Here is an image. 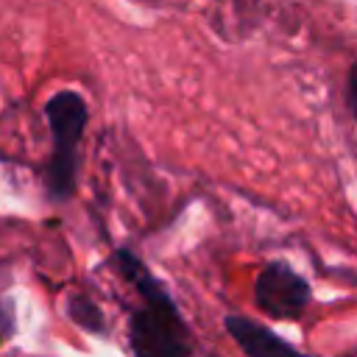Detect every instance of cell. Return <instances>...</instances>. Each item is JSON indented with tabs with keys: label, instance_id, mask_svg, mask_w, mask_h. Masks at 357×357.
<instances>
[{
	"label": "cell",
	"instance_id": "277c9868",
	"mask_svg": "<svg viewBox=\"0 0 357 357\" xmlns=\"http://www.w3.org/2000/svg\"><path fill=\"white\" fill-rule=\"evenodd\" d=\"M223 326L229 332V337L251 357H271V354H298V349L293 343H287L284 337H279L276 332H271L268 326L245 318V315H226Z\"/></svg>",
	"mask_w": 357,
	"mask_h": 357
},
{
	"label": "cell",
	"instance_id": "8992f818",
	"mask_svg": "<svg viewBox=\"0 0 357 357\" xmlns=\"http://www.w3.org/2000/svg\"><path fill=\"white\" fill-rule=\"evenodd\" d=\"M17 332V312H14V301L8 296H0V343L11 340Z\"/></svg>",
	"mask_w": 357,
	"mask_h": 357
},
{
	"label": "cell",
	"instance_id": "6da1fadb",
	"mask_svg": "<svg viewBox=\"0 0 357 357\" xmlns=\"http://www.w3.org/2000/svg\"><path fill=\"white\" fill-rule=\"evenodd\" d=\"M112 265L142 298V307L134 310L128 318V343L134 354H142V357L190 354L192 351L190 332L167 287L128 248H117L112 254Z\"/></svg>",
	"mask_w": 357,
	"mask_h": 357
},
{
	"label": "cell",
	"instance_id": "7a4b0ae2",
	"mask_svg": "<svg viewBox=\"0 0 357 357\" xmlns=\"http://www.w3.org/2000/svg\"><path fill=\"white\" fill-rule=\"evenodd\" d=\"M45 120L50 126L53 148L45 165V190L47 198L64 204L75 192V173H78V145L89 120V109L81 92L61 89L47 98Z\"/></svg>",
	"mask_w": 357,
	"mask_h": 357
},
{
	"label": "cell",
	"instance_id": "3957f363",
	"mask_svg": "<svg viewBox=\"0 0 357 357\" xmlns=\"http://www.w3.org/2000/svg\"><path fill=\"white\" fill-rule=\"evenodd\" d=\"M310 298H312L310 282L290 262L273 259V262L262 265V271L257 273L254 301L265 315H271L276 321L301 318V312L307 310Z\"/></svg>",
	"mask_w": 357,
	"mask_h": 357
},
{
	"label": "cell",
	"instance_id": "52a82bcc",
	"mask_svg": "<svg viewBox=\"0 0 357 357\" xmlns=\"http://www.w3.org/2000/svg\"><path fill=\"white\" fill-rule=\"evenodd\" d=\"M354 92H357V86H354V67H349V73H346V106H349V114H357Z\"/></svg>",
	"mask_w": 357,
	"mask_h": 357
},
{
	"label": "cell",
	"instance_id": "5b68a950",
	"mask_svg": "<svg viewBox=\"0 0 357 357\" xmlns=\"http://www.w3.org/2000/svg\"><path fill=\"white\" fill-rule=\"evenodd\" d=\"M64 310H67L70 321L78 329H84L89 335H106V329H109L106 326V318H103L100 307L86 293H70L67 301H64Z\"/></svg>",
	"mask_w": 357,
	"mask_h": 357
}]
</instances>
